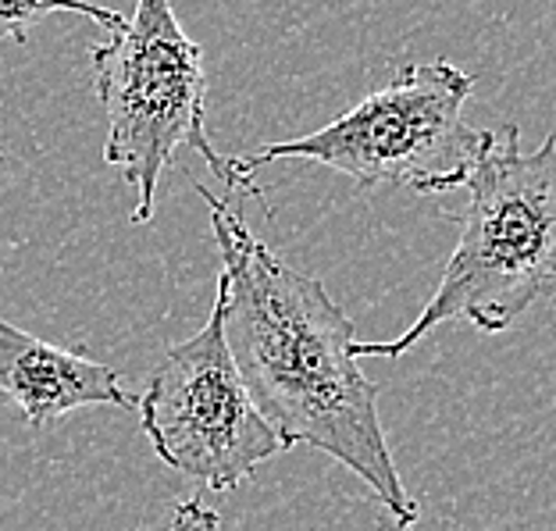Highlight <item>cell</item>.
Returning <instances> with one entry per match:
<instances>
[{
  "instance_id": "obj_3",
  "label": "cell",
  "mask_w": 556,
  "mask_h": 531,
  "mask_svg": "<svg viewBox=\"0 0 556 531\" xmlns=\"http://www.w3.org/2000/svg\"><path fill=\"white\" fill-rule=\"evenodd\" d=\"M93 93L108 115L104 161L139 189L132 222L154 218L161 172L175 150L193 147L229 193L264 197V189L222 157L207 139V68L204 50L182 33L172 0H136L132 18L90 50Z\"/></svg>"
},
{
  "instance_id": "obj_9",
  "label": "cell",
  "mask_w": 556,
  "mask_h": 531,
  "mask_svg": "<svg viewBox=\"0 0 556 531\" xmlns=\"http://www.w3.org/2000/svg\"><path fill=\"white\" fill-rule=\"evenodd\" d=\"M4 161H8V157H4V150H0V168H4Z\"/></svg>"
},
{
  "instance_id": "obj_2",
  "label": "cell",
  "mask_w": 556,
  "mask_h": 531,
  "mask_svg": "<svg viewBox=\"0 0 556 531\" xmlns=\"http://www.w3.org/2000/svg\"><path fill=\"white\" fill-rule=\"evenodd\" d=\"M464 207L442 211L460 229L432 300L386 343H353V357H403L446 321L500 336L542 300H556V132L521 150L517 125L489 129Z\"/></svg>"
},
{
  "instance_id": "obj_7",
  "label": "cell",
  "mask_w": 556,
  "mask_h": 531,
  "mask_svg": "<svg viewBox=\"0 0 556 531\" xmlns=\"http://www.w3.org/2000/svg\"><path fill=\"white\" fill-rule=\"evenodd\" d=\"M54 11H72V15H86L93 18L97 25L104 29H118L125 22L122 11H111V8H100L90 4V0H0V40H15L25 43L29 40V29L43 15H54Z\"/></svg>"
},
{
  "instance_id": "obj_4",
  "label": "cell",
  "mask_w": 556,
  "mask_h": 531,
  "mask_svg": "<svg viewBox=\"0 0 556 531\" xmlns=\"http://www.w3.org/2000/svg\"><path fill=\"white\" fill-rule=\"evenodd\" d=\"M471 90L475 75L450 61H417L325 129L232 161L250 179L264 164L293 157L346 175L357 189L400 186L442 197L464 186L489 139V129L464 118Z\"/></svg>"
},
{
  "instance_id": "obj_6",
  "label": "cell",
  "mask_w": 556,
  "mask_h": 531,
  "mask_svg": "<svg viewBox=\"0 0 556 531\" xmlns=\"http://www.w3.org/2000/svg\"><path fill=\"white\" fill-rule=\"evenodd\" d=\"M0 396L18 407L29 428H47L79 407H136L122 378L86 350H61L0 318Z\"/></svg>"
},
{
  "instance_id": "obj_1",
  "label": "cell",
  "mask_w": 556,
  "mask_h": 531,
  "mask_svg": "<svg viewBox=\"0 0 556 531\" xmlns=\"http://www.w3.org/2000/svg\"><path fill=\"white\" fill-rule=\"evenodd\" d=\"M222 254L225 343L250 396L286 446H314L371 489L396 531L417 524L378 421V389L353 357V321L318 278L289 268L229 200L193 182Z\"/></svg>"
},
{
  "instance_id": "obj_8",
  "label": "cell",
  "mask_w": 556,
  "mask_h": 531,
  "mask_svg": "<svg viewBox=\"0 0 556 531\" xmlns=\"http://www.w3.org/2000/svg\"><path fill=\"white\" fill-rule=\"evenodd\" d=\"M164 531H225V528H222L218 510H211L207 503H200V500H182L179 507H175L172 524L164 528Z\"/></svg>"
},
{
  "instance_id": "obj_5",
  "label": "cell",
  "mask_w": 556,
  "mask_h": 531,
  "mask_svg": "<svg viewBox=\"0 0 556 531\" xmlns=\"http://www.w3.org/2000/svg\"><path fill=\"white\" fill-rule=\"evenodd\" d=\"M136 407L157 460L214 492L243 485L261 464L289 450L250 396L225 343L222 293L207 325L168 346Z\"/></svg>"
}]
</instances>
